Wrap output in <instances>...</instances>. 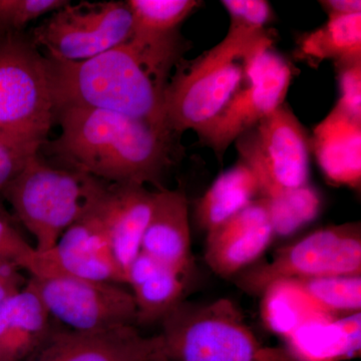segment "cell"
<instances>
[{
  "label": "cell",
  "instance_id": "5bb4252c",
  "mask_svg": "<svg viewBox=\"0 0 361 361\" xmlns=\"http://www.w3.org/2000/svg\"><path fill=\"white\" fill-rule=\"evenodd\" d=\"M141 251L187 279L193 267L189 204L183 190L155 192Z\"/></svg>",
  "mask_w": 361,
  "mask_h": 361
},
{
  "label": "cell",
  "instance_id": "ffe728a7",
  "mask_svg": "<svg viewBox=\"0 0 361 361\" xmlns=\"http://www.w3.org/2000/svg\"><path fill=\"white\" fill-rule=\"evenodd\" d=\"M299 52L316 63L334 59L341 65L361 61V13L329 18L322 27L301 37Z\"/></svg>",
  "mask_w": 361,
  "mask_h": 361
},
{
  "label": "cell",
  "instance_id": "277c9868",
  "mask_svg": "<svg viewBox=\"0 0 361 361\" xmlns=\"http://www.w3.org/2000/svg\"><path fill=\"white\" fill-rule=\"evenodd\" d=\"M54 123L49 59L25 32L0 33V142L37 155Z\"/></svg>",
  "mask_w": 361,
  "mask_h": 361
},
{
  "label": "cell",
  "instance_id": "83f0119b",
  "mask_svg": "<svg viewBox=\"0 0 361 361\" xmlns=\"http://www.w3.org/2000/svg\"><path fill=\"white\" fill-rule=\"evenodd\" d=\"M35 251V247L30 245L11 225L6 214L0 213V259L13 261L25 271Z\"/></svg>",
  "mask_w": 361,
  "mask_h": 361
},
{
  "label": "cell",
  "instance_id": "1f68e13d",
  "mask_svg": "<svg viewBox=\"0 0 361 361\" xmlns=\"http://www.w3.org/2000/svg\"><path fill=\"white\" fill-rule=\"evenodd\" d=\"M152 361H169L167 358L165 357V356H161V357L156 358V360H152Z\"/></svg>",
  "mask_w": 361,
  "mask_h": 361
},
{
  "label": "cell",
  "instance_id": "e0dca14e",
  "mask_svg": "<svg viewBox=\"0 0 361 361\" xmlns=\"http://www.w3.org/2000/svg\"><path fill=\"white\" fill-rule=\"evenodd\" d=\"M51 315L28 279L25 288L0 307V361H25L49 332Z\"/></svg>",
  "mask_w": 361,
  "mask_h": 361
},
{
  "label": "cell",
  "instance_id": "9c48e42d",
  "mask_svg": "<svg viewBox=\"0 0 361 361\" xmlns=\"http://www.w3.org/2000/svg\"><path fill=\"white\" fill-rule=\"evenodd\" d=\"M360 274V226L345 224L317 230L280 249L270 262L239 276L236 284L247 293L261 296L277 282Z\"/></svg>",
  "mask_w": 361,
  "mask_h": 361
},
{
  "label": "cell",
  "instance_id": "7c38bea8",
  "mask_svg": "<svg viewBox=\"0 0 361 361\" xmlns=\"http://www.w3.org/2000/svg\"><path fill=\"white\" fill-rule=\"evenodd\" d=\"M291 80L290 66L279 56L257 80L242 87L224 110L197 133L201 141L222 158L233 142L284 104Z\"/></svg>",
  "mask_w": 361,
  "mask_h": 361
},
{
  "label": "cell",
  "instance_id": "484cf974",
  "mask_svg": "<svg viewBox=\"0 0 361 361\" xmlns=\"http://www.w3.org/2000/svg\"><path fill=\"white\" fill-rule=\"evenodd\" d=\"M221 4L230 16L229 27L263 32L272 16L270 4L265 0H223Z\"/></svg>",
  "mask_w": 361,
  "mask_h": 361
},
{
  "label": "cell",
  "instance_id": "ba28073f",
  "mask_svg": "<svg viewBox=\"0 0 361 361\" xmlns=\"http://www.w3.org/2000/svg\"><path fill=\"white\" fill-rule=\"evenodd\" d=\"M133 33L127 1H68L30 35L44 56L78 63L125 44Z\"/></svg>",
  "mask_w": 361,
  "mask_h": 361
},
{
  "label": "cell",
  "instance_id": "9a60e30c",
  "mask_svg": "<svg viewBox=\"0 0 361 361\" xmlns=\"http://www.w3.org/2000/svg\"><path fill=\"white\" fill-rule=\"evenodd\" d=\"M155 192L137 184H111L104 198L111 253L125 274L139 255L151 218ZM127 284V283H126Z\"/></svg>",
  "mask_w": 361,
  "mask_h": 361
},
{
  "label": "cell",
  "instance_id": "d6a6232c",
  "mask_svg": "<svg viewBox=\"0 0 361 361\" xmlns=\"http://www.w3.org/2000/svg\"><path fill=\"white\" fill-rule=\"evenodd\" d=\"M0 212L4 213V211H2L1 207H0Z\"/></svg>",
  "mask_w": 361,
  "mask_h": 361
},
{
  "label": "cell",
  "instance_id": "7a4b0ae2",
  "mask_svg": "<svg viewBox=\"0 0 361 361\" xmlns=\"http://www.w3.org/2000/svg\"><path fill=\"white\" fill-rule=\"evenodd\" d=\"M56 123L61 134L42 149L63 167L109 184L163 189L161 178L172 163V133L122 114L78 106L59 108Z\"/></svg>",
  "mask_w": 361,
  "mask_h": 361
},
{
  "label": "cell",
  "instance_id": "cb8c5ba5",
  "mask_svg": "<svg viewBox=\"0 0 361 361\" xmlns=\"http://www.w3.org/2000/svg\"><path fill=\"white\" fill-rule=\"evenodd\" d=\"M291 282L329 317L360 312L361 275L316 277Z\"/></svg>",
  "mask_w": 361,
  "mask_h": 361
},
{
  "label": "cell",
  "instance_id": "ac0fdd59",
  "mask_svg": "<svg viewBox=\"0 0 361 361\" xmlns=\"http://www.w3.org/2000/svg\"><path fill=\"white\" fill-rule=\"evenodd\" d=\"M295 361H342L360 355L361 313L306 323L286 338Z\"/></svg>",
  "mask_w": 361,
  "mask_h": 361
},
{
  "label": "cell",
  "instance_id": "30bf717a",
  "mask_svg": "<svg viewBox=\"0 0 361 361\" xmlns=\"http://www.w3.org/2000/svg\"><path fill=\"white\" fill-rule=\"evenodd\" d=\"M30 283L51 318L75 331L137 326L132 292L123 284L65 276L32 277Z\"/></svg>",
  "mask_w": 361,
  "mask_h": 361
},
{
  "label": "cell",
  "instance_id": "f1b7e54d",
  "mask_svg": "<svg viewBox=\"0 0 361 361\" xmlns=\"http://www.w3.org/2000/svg\"><path fill=\"white\" fill-rule=\"evenodd\" d=\"M32 157L0 142V193L18 177Z\"/></svg>",
  "mask_w": 361,
  "mask_h": 361
},
{
  "label": "cell",
  "instance_id": "52a82bcc",
  "mask_svg": "<svg viewBox=\"0 0 361 361\" xmlns=\"http://www.w3.org/2000/svg\"><path fill=\"white\" fill-rule=\"evenodd\" d=\"M241 160L248 164L271 208L288 200L291 190L307 186L311 141L286 104H282L237 140Z\"/></svg>",
  "mask_w": 361,
  "mask_h": 361
},
{
  "label": "cell",
  "instance_id": "6da1fadb",
  "mask_svg": "<svg viewBox=\"0 0 361 361\" xmlns=\"http://www.w3.org/2000/svg\"><path fill=\"white\" fill-rule=\"evenodd\" d=\"M182 47L179 35L158 39L130 37L78 63L47 56L56 111L65 106L110 111L172 133L166 122L165 96Z\"/></svg>",
  "mask_w": 361,
  "mask_h": 361
},
{
  "label": "cell",
  "instance_id": "603a6c76",
  "mask_svg": "<svg viewBox=\"0 0 361 361\" xmlns=\"http://www.w3.org/2000/svg\"><path fill=\"white\" fill-rule=\"evenodd\" d=\"M133 16L132 35L163 39L177 35L178 28L201 1L196 0H128Z\"/></svg>",
  "mask_w": 361,
  "mask_h": 361
},
{
  "label": "cell",
  "instance_id": "4316f807",
  "mask_svg": "<svg viewBox=\"0 0 361 361\" xmlns=\"http://www.w3.org/2000/svg\"><path fill=\"white\" fill-rule=\"evenodd\" d=\"M336 66L341 92L336 106L356 120H361V61Z\"/></svg>",
  "mask_w": 361,
  "mask_h": 361
},
{
  "label": "cell",
  "instance_id": "3957f363",
  "mask_svg": "<svg viewBox=\"0 0 361 361\" xmlns=\"http://www.w3.org/2000/svg\"><path fill=\"white\" fill-rule=\"evenodd\" d=\"M269 35L229 27L219 44L195 61L180 63L169 82L165 116L173 134L200 132L212 122L244 84L246 56Z\"/></svg>",
  "mask_w": 361,
  "mask_h": 361
},
{
  "label": "cell",
  "instance_id": "4fadbf2b",
  "mask_svg": "<svg viewBox=\"0 0 361 361\" xmlns=\"http://www.w3.org/2000/svg\"><path fill=\"white\" fill-rule=\"evenodd\" d=\"M274 236L267 203L258 198L207 232L204 257L218 276L233 277L257 260Z\"/></svg>",
  "mask_w": 361,
  "mask_h": 361
},
{
  "label": "cell",
  "instance_id": "2e32d148",
  "mask_svg": "<svg viewBox=\"0 0 361 361\" xmlns=\"http://www.w3.org/2000/svg\"><path fill=\"white\" fill-rule=\"evenodd\" d=\"M311 148L326 179L336 185L360 188L361 120L336 106L313 132Z\"/></svg>",
  "mask_w": 361,
  "mask_h": 361
},
{
  "label": "cell",
  "instance_id": "f546056e",
  "mask_svg": "<svg viewBox=\"0 0 361 361\" xmlns=\"http://www.w3.org/2000/svg\"><path fill=\"white\" fill-rule=\"evenodd\" d=\"M23 272L16 262L0 259V307L27 284L28 279Z\"/></svg>",
  "mask_w": 361,
  "mask_h": 361
},
{
  "label": "cell",
  "instance_id": "8992f818",
  "mask_svg": "<svg viewBox=\"0 0 361 361\" xmlns=\"http://www.w3.org/2000/svg\"><path fill=\"white\" fill-rule=\"evenodd\" d=\"M161 322L169 361H295L286 349L259 341L230 299L183 301Z\"/></svg>",
  "mask_w": 361,
  "mask_h": 361
},
{
  "label": "cell",
  "instance_id": "5b68a950",
  "mask_svg": "<svg viewBox=\"0 0 361 361\" xmlns=\"http://www.w3.org/2000/svg\"><path fill=\"white\" fill-rule=\"evenodd\" d=\"M109 186L75 169L49 165L37 154L1 194L35 237V251L45 252L103 198Z\"/></svg>",
  "mask_w": 361,
  "mask_h": 361
},
{
  "label": "cell",
  "instance_id": "d6986e66",
  "mask_svg": "<svg viewBox=\"0 0 361 361\" xmlns=\"http://www.w3.org/2000/svg\"><path fill=\"white\" fill-rule=\"evenodd\" d=\"M260 197L253 169L242 161L221 174L196 203L197 222L206 232L218 227Z\"/></svg>",
  "mask_w": 361,
  "mask_h": 361
},
{
  "label": "cell",
  "instance_id": "8fae6325",
  "mask_svg": "<svg viewBox=\"0 0 361 361\" xmlns=\"http://www.w3.org/2000/svg\"><path fill=\"white\" fill-rule=\"evenodd\" d=\"M161 356L160 334L146 336L137 326L99 331L52 326L42 345L25 361H152Z\"/></svg>",
  "mask_w": 361,
  "mask_h": 361
},
{
  "label": "cell",
  "instance_id": "44dd1931",
  "mask_svg": "<svg viewBox=\"0 0 361 361\" xmlns=\"http://www.w3.org/2000/svg\"><path fill=\"white\" fill-rule=\"evenodd\" d=\"M261 296L263 320L268 329L284 338L306 323L334 318L318 310L291 281L271 285Z\"/></svg>",
  "mask_w": 361,
  "mask_h": 361
},
{
  "label": "cell",
  "instance_id": "d4e9b609",
  "mask_svg": "<svg viewBox=\"0 0 361 361\" xmlns=\"http://www.w3.org/2000/svg\"><path fill=\"white\" fill-rule=\"evenodd\" d=\"M68 0H0V33H20L28 23L51 14Z\"/></svg>",
  "mask_w": 361,
  "mask_h": 361
},
{
  "label": "cell",
  "instance_id": "4dcf8cb0",
  "mask_svg": "<svg viewBox=\"0 0 361 361\" xmlns=\"http://www.w3.org/2000/svg\"><path fill=\"white\" fill-rule=\"evenodd\" d=\"M329 18L353 16L361 13L360 0H326L320 1Z\"/></svg>",
  "mask_w": 361,
  "mask_h": 361
},
{
  "label": "cell",
  "instance_id": "7402d4cb",
  "mask_svg": "<svg viewBox=\"0 0 361 361\" xmlns=\"http://www.w3.org/2000/svg\"><path fill=\"white\" fill-rule=\"evenodd\" d=\"M137 310V325L161 322L183 302L186 279L161 266L156 272L130 285Z\"/></svg>",
  "mask_w": 361,
  "mask_h": 361
}]
</instances>
